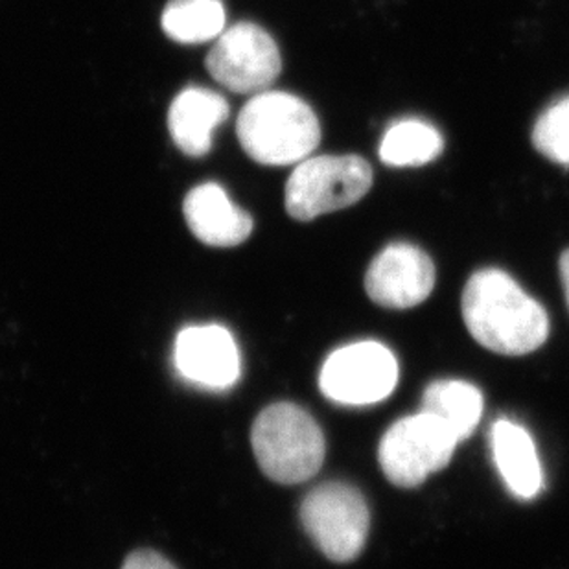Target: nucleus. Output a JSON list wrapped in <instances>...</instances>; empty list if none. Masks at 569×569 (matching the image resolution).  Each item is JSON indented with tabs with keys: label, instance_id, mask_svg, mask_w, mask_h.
<instances>
[{
	"label": "nucleus",
	"instance_id": "obj_1",
	"mask_svg": "<svg viewBox=\"0 0 569 569\" xmlns=\"http://www.w3.org/2000/svg\"><path fill=\"white\" fill-rule=\"evenodd\" d=\"M462 317L473 339L496 355H529L548 339L542 305L501 269H481L468 279Z\"/></svg>",
	"mask_w": 569,
	"mask_h": 569
},
{
	"label": "nucleus",
	"instance_id": "obj_2",
	"mask_svg": "<svg viewBox=\"0 0 569 569\" xmlns=\"http://www.w3.org/2000/svg\"><path fill=\"white\" fill-rule=\"evenodd\" d=\"M238 139L253 161L268 167L301 162L321 140L313 109L290 92L254 94L238 114Z\"/></svg>",
	"mask_w": 569,
	"mask_h": 569
},
{
	"label": "nucleus",
	"instance_id": "obj_3",
	"mask_svg": "<svg viewBox=\"0 0 569 569\" xmlns=\"http://www.w3.org/2000/svg\"><path fill=\"white\" fill-rule=\"evenodd\" d=\"M251 445L258 467L277 483L312 479L325 462V436L307 409L291 402L268 406L254 420Z\"/></svg>",
	"mask_w": 569,
	"mask_h": 569
},
{
	"label": "nucleus",
	"instance_id": "obj_4",
	"mask_svg": "<svg viewBox=\"0 0 569 569\" xmlns=\"http://www.w3.org/2000/svg\"><path fill=\"white\" fill-rule=\"evenodd\" d=\"M371 187L372 168L363 157L305 159L286 183V210L293 220L312 221L358 203Z\"/></svg>",
	"mask_w": 569,
	"mask_h": 569
},
{
	"label": "nucleus",
	"instance_id": "obj_5",
	"mask_svg": "<svg viewBox=\"0 0 569 569\" xmlns=\"http://www.w3.org/2000/svg\"><path fill=\"white\" fill-rule=\"evenodd\" d=\"M301 521L319 551L343 565L358 559L366 548L371 512L356 487L328 481L310 490L302 500Z\"/></svg>",
	"mask_w": 569,
	"mask_h": 569
},
{
	"label": "nucleus",
	"instance_id": "obj_6",
	"mask_svg": "<svg viewBox=\"0 0 569 569\" xmlns=\"http://www.w3.org/2000/svg\"><path fill=\"white\" fill-rule=\"evenodd\" d=\"M457 445L456 437L436 417L420 411L398 420L386 431L378 459L392 485L413 489L431 473L441 472L451 461Z\"/></svg>",
	"mask_w": 569,
	"mask_h": 569
},
{
	"label": "nucleus",
	"instance_id": "obj_7",
	"mask_svg": "<svg viewBox=\"0 0 569 569\" xmlns=\"http://www.w3.org/2000/svg\"><path fill=\"white\" fill-rule=\"evenodd\" d=\"M398 383V361L386 345L360 341L333 350L319 377L322 395L345 406L386 400Z\"/></svg>",
	"mask_w": 569,
	"mask_h": 569
},
{
	"label": "nucleus",
	"instance_id": "obj_8",
	"mask_svg": "<svg viewBox=\"0 0 569 569\" xmlns=\"http://www.w3.org/2000/svg\"><path fill=\"white\" fill-rule=\"evenodd\" d=\"M207 69L220 86L240 94H258L279 78V47L263 28L238 22L221 33L207 56Z\"/></svg>",
	"mask_w": 569,
	"mask_h": 569
},
{
	"label": "nucleus",
	"instance_id": "obj_9",
	"mask_svg": "<svg viewBox=\"0 0 569 569\" xmlns=\"http://www.w3.org/2000/svg\"><path fill=\"white\" fill-rule=\"evenodd\" d=\"M436 288V263L413 243L387 246L367 269L366 290L380 307H419Z\"/></svg>",
	"mask_w": 569,
	"mask_h": 569
},
{
	"label": "nucleus",
	"instance_id": "obj_10",
	"mask_svg": "<svg viewBox=\"0 0 569 569\" xmlns=\"http://www.w3.org/2000/svg\"><path fill=\"white\" fill-rule=\"evenodd\" d=\"M179 375L209 389H227L240 377V352L227 328L189 327L179 332L173 349Z\"/></svg>",
	"mask_w": 569,
	"mask_h": 569
},
{
	"label": "nucleus",
	"instance_id": "obj_11",
	"mask_svg": "<svg viewBox=\"0 0 569 569\" xmlns=\"http://www.w3.org/2000/svg\"><path fill=\"white\" fill-rule=\"evenodd\" d=\"M183 212L193 237L210 248H237L253 232L251 214L232 203L218 183H203L190 190Z\"/></svg>",
	"mask_w": 569,
	"mask_h": 569
},
{
	"label": "nucleus",
	"instance_id": "obj_12",
	"mask_svg": "<svg viewBox=\"0 0 569 569\" xmlns=\"http://www.w3.org/2000/svg\"><path fill=\"white\" fill-rule=\"evenodd\" d=\"M229 117V103L218 92L189 87L179 92L170 111L168 129L184 156L203 157L212 148L216 128Z\"/></svg>",
	"mask_w": 569,
	"mask_h": 569
},
{
	"label": "nucleus",
	"instance_id": "obj_13",
	"mask_svg": "<svg viewBox=\"0 0 569 569\" xmlns=\"http://www.w3.org/2000/svg\"><path fill=\"white\" fill-rule=\"evenodd\" d=\"M490 445L496 467L510 495L520 500H532L540 495L543 487L542 465L531 436L520 425L501 419L492 426Z\"/></svg>",
	"mask_w": 569,
	"mask_h": 569
},
{
	"label": "nucleus",
	"instance_id": "obj_14",
	"mask_svg": "<svg viewBox=\"0 0 569 569\" xmlns=\"http://www.w3.org/2000/svg\"><path fill=\"white\" fill-rule=\"evenodd\" d=\"M420 411L436 417L461 442L478 428L483 415V395L468 381L437 380L426 387Z\"/></svg>",
	"mask_w": 569,
	"mask_h": 569
},
{
	"label": "nucleus",
	"instance_id": "obj_15",
	"mask_svg": "<svg viewBox=\"0 0 569 569\" xmlns=\"http://www.w3.org/2000/svg\"><path fill=\"white\" fill-rule=\"evenodd\" d=\"M445 150L439 129L419 119L398 120L380 142V159L387 167L417 168L436 161Z\"/></svg>",
	"mask_w": 569,
	"mask_h": 569
},
{
	"label": "nucleus",
	"instance_id": "obj_16",
	"mask_svg": "<svg viewBox=\"0 0 569 569\" xmlns=\"http://www.w3.org/2000/svg\"><path fill=\"white\" fill-rule=\"evenodd\" d=\"M161 22L168 38L178 43H204L223 33L226 8L221 0H170Z\"/></svg>",
	"mask_w": 569,
	"mask_h": 569
},
{
	"label": "nucleus",
	"instance_id": "obj_17",
	"mask_svg": "<svg viewBox=\"0 0 569 569\" xmlns=\"http://www.w3.org/2000/svg\"><path fill=\"white\" fill-rule=\"evenodd\" d=\"M532 144L549 161L569 167V97L551 103L532 128Z\"/></svg>",
	"mask_w": 569,
	"mask_h": 569
},
{
	"label": "nucleus",
	"instance_id": "obj_18",
	"mask_svg": "<svg viewBox=\"0 0 569 569\" xmlns=\"http://www.w3.org/2000/svg\"><path fill=\"white\" fill-rule=\"evenodd\" d=\"M120 569H178L164 557L153 549H139L126 557L124 565Z\"/></svg>",
	"mask_w": 569,
	"mask_h": 569
},
{
	"label": "nucleus",
	"instance_id": "obj_19",
	"mask_svg": "<svg viewBox=\"0 0 569 569\" xmlns=\"http://www.w3.org/2000/svg\"><path fill=\"white\" fill-rule=\"evenodd\" d=\"M560 279H562V286H565L566 301L569 307V249H566L562 257H560Z\"/></svg>",
	"mask_w": 569,
	"mask_h": 569
}]
</instances>
